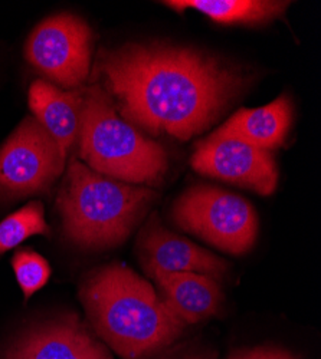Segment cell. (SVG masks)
<instances>
[{"mask_svg": "<svg viewBox=\"0 0 321 359\" xmlns=\"http://www.w3.org/2000/svg\"><path fill=\"white\" fill-rule=\"evenodd\" d=\"M97 71L127 123L183 141L209 128L248 85L241 69L209 53L160 42L104 49Z\"/></svg>", "mask_w": 321, "mask_h": 359, "instance_id": "cell-1", "label": "cell"}, {"mask_svg": "<svg viewBox=\"0 0 321 359\" xmlns=\"http://www.w3.org/2000/svg\"><path fill=\"white\" fill-rule=\"evenodd\" d=\"M81 299L96 332L123 359H143L176 341L185 322L130 267L114 263L91 273Z\"/></svg>", "mask_w": 321, "mask_h": 359, "instance_id": "cell-2", "label": "cell"}, {"mask_svg": "<svg viewBox=\"0 0 321 359\" xmlns=\"http://www.w3.org/2000/svg\"><path fill=\"white\" fill-rule=\"evenodd\" d=\"M157 198V193L117 182L71 160L58 208L65 234L82 248L122 245Z\"/></svg>", "mask_w": 321, "mask_h": 359, "instance_id": "cell-3", "label": "cell"}, {"mask_svg": "<svg viewBox=\"0 0 321 359\" xmlns=\"http://www.w3.org/2000/svg\"><path fill=\"white\" fill-rule=\"evenodd\" d=\"M81 158L96 172L123 183L160 184L169 168L166 149L117 112L100 85L82 89Z\"/></svg>", "mask_w": 321, "mask_h": 359, "instance_id": "cell-4", "label": "cell"}, {"mask_svg": "<svg viewBox=\"0 0 321 359\" xmlns=\"http://www.w3.org/2000/svg\"><path fill=\"white\" fill-rule=\"evenodd\" d=\"M173 219L183 230L230 255L247 253L258 234V216L252 204L211 186H195L185 191L173 207Z\"/></svg>", "mask_w": 321, "mask_h": 359, "instance_id": "cell-5", "label": "cell"}, {"mask_svg": "<svg viewBox=\"0 0 321 359\" xmlns=\"http://www.w3.org/2000/svg\"><path fill=\"white\" fill-rule=\"evenodd\" d=\"M91 52L90 26L70 13L41 22L25 46L27 62L65 89L81 86L89 76Z\"/></svg>", "mask_w": 321, "mask_h": 359, "instance_id": "cell-6", "label": "cell"}, {"mask_svg": "<svg viewBox=\"0 0 321 359\" xmlns=\"http://www.w3.org/2000/svg\"><path fill=\"white\" fill-rule=\"evenodd\" d=\"M65 157L37 118L27 116L0 148V194L41 193L61 175Z\"/></svg>", "mask_w": 321, "mask_h": 359, "instance_id": "cell-7", "label": "cell"}, {"mask_svg": "<svg viewBox=\"0 0 321 359\" xmlns=\"http://www.w3.org/2000/svg\"><path fill=\"white\" fill-rule=\"evenodd\" d=\"M192 167L203 175L249 189L261 196L274 193L278 170L271 151L232 138L209 137L196 145Z\"/></svg>", "mask_w": 321, "mask_h": 359, "instance_id": "cell-8", "label": "cell"}, {"mask_svg": "<svg viewBox=\"0 0 321 359\" xmlns=\"http://www.w3.org/2000/svg\"><path fill=\"white\" fill-rule=\"evenodd\" d=\"M138 248L145 269L163 272H192L219 280L228 271V263L214 253L164 229L153 216L141 231Z\"/></svg>", "mask_w": 321, "mask_h": 359, "instance_id": "cell-9", "label": "cell"}, {"mask_svg": "<svg viewBox=\"0 0 321 359\" xmlns=\"http://www.w3.org/2000/svg\"><path fill=\"white\" fill-rule=\"evenodd\" d=\"M6 359H112L77 316H65L29 332Z\"/></svg>", "mask_w": 321, "mask_h": 359, "instance_id": "cell-10", "label": "cell"}, {"mask_svg": "<svg viewBox=\"0 0 321 359\" xmlns=\"http://www.w3.org/2000/svg\"><path fill=\"white\" fill-rule=\"evenodd\" d=\"M157 282L163 301L185 325H193L218 313L222 293L211 276L192 272H163L159 269H145Z\"/></svg>", "mask_w": 321, "mask_h": 359, "instance_id": "cell-11", "label": "cell"}, {"mask_svg": "<svg viewBox=\"0 0 321 359\" xmlns=\"http://www.w3.org/2000/svg\"><path fill=\"white\" fill-rule=\"evenodd\" d=\"M29 105L67 158L70 147L79 137L84 105L82 89L63 91L52 83L38 79L29 89Z\"/></svg>", "mask_w": 321, "mask_h": 359, "instance_id": "cell-12", "label": "cell"}, {"mask_svg": "<svg viewBox=\"0 0 321 359\" xmlns=\"http://www.w3.org/2000/svg\"><path fill=\"white\" fill-rule=\"evenodd\" d=\"M291 123L293 104L288 95H281L266 107L240 109L211 137L240 140L271 151L285 142Z\"/></svg>", "mask_w": 321, "mask_h": 359, "instance_id": "cell-13", "label": "cell"}, {"mask_svg": "<svg viewBox=\"0 0 321 359\" xmlns=\"http://www.w3.org/2000/svg\"><path fill=\"white\" fill-rule=\"evenodd\" d=\"M163 5L179 12L195 9L222 25H264L284 15L289 4L271 0H171Z\"/></svg>", "mask_w": 321, "mask_h": 359, "instance_id": "cell-14", "label": "cell"}, {"mask_svg": "<svg viewBox=\"0 0 321 359\" xmlns=\"http://www.w3.org/2000/svg\"><path fill=\"white\" fill-rule=\"evenodd\" d=\"M37 234H49V227L45 222L44 205L32 201L0 223V255Z\"/></svg>", "mask_w": 321, "mask_h": 359, "instance_id": "cell-15", "label": "cell"}, {"mask_svg": "<svg viewBox=\"0 0 321 359\" xmlns=\"http://www.w3.org/2000/svg\"><path fill=\"white\" fill-rule=\"evenodd\" d=\"M12 266L25 299L31 297L49 280V263L32 250L18 252L12 259Z\"/></svg>", "mask_w": 321, "mask_h": 359, "instance_id": "cell-16", "label": "cell"}, {"mask_svg": "<svg viewBox=\"0 0 321 359\" xmlns=\"http://www.w3.org/2000/svg\"><path fill=\"white\" fill-rule=\"evenodd\" d=\"M230 359H294L289 353L273 349H255L245 351L233 355Z\"/></svg>", "mask_w": 321, "mask_h": 359, "instance_id": "cell-17", "label": "cell"}, {"mask_svg": "<svg viewBox=\"0 0 321 359\" xmlns=\"http://www.w3.org/2000/svg\"><path fill=\"white\" fill-rule=\"evenodd\" d=\"M182 359H214V358L208 353H193V355H188Z\"/></svg>", "mask_w": 321, "mask_h": 359, "instance_id": "cell-18", "label": "cell"}]
</instances>
